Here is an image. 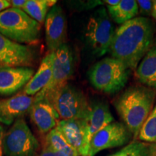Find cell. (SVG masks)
I'll use <instances>...</instances> for the list:
<instances>
[{"label": "cell", "mask_w": 156, "mask_h": 156, "mask_svg": "<svg viewBox=\"0 0 156 156\" xmlns=\"http://www.w3.org/2000/svg\"><path fill=\"white\" fill-rule=\"evenodd\" d=\"M155 30L148 17H134L115 30L109 53L127 69L135 70L153 46Z\"/></svg>", "instance_id": "cell-1"}, {"label": "cell", "mask_w": 156, "mask_h": 156, "mask_svg": "<svg viewBox=\"0 0 156 156\" xmlns=\"http://www.w3.org/2000/svg\"><path fill=\"white\" fill-rule=\"evenodd\" d=\"M155 98V90L136 85L128 87L114 101L115 108L135 139L153 110Z\"/></svg>", "instance_id": "cell-2"}, {"label": "cell", "mask_w": 156, "mask_h": 156, "mask_svg": "<svg viewBox=\"0 0 156 156\" xmlns=\"http://www.w3.org/2000/svg\"><path fill=\"white\" fill-rule=\"evenodd\" d=\"M41 25L22 9L12 7L0 12V34L12 41L26 45L38 41Z\"/></svg>", "instance_id": "cell-3"}, {"label": "cell", "mask_w": 156, "mask_h": 156, "mask_svg": "<svg viewBox=\"0 0 156 156\" xmlns=\"http://www.w3.org/2000/svg\"><path fill=\"white\" fill-rule=\"evenodd\" d=\"M88 76L91 85L95 89L114 94L125 87L129 69L116 58L107 56L93 66Z\"/></svg>", "instance_id": "cell-4"}, {"label": "cell", "mask_w": 156, "mask_h": 156, "mask_svg": "<svg viewBox=\"0 0 156 156\" xmlns=\"http://www.w3.org/2000/svg\"><path fill=\"white\" fill-rule=\"evenodd\" d=\"M114 33L107 9L103 7L95 9L85 30V44L93 56L101 57L109 52Z\"/></svg>", "instance_id": "cell-5"}, {"label": "cell", "mask_w": 156, "mask_h": 156, "mask_svg": "<svg viewBox=\"0 0 156 156\" xmlns=\"http://www.w3.org/2000/svg\"><path fill=\"white\" fill-rule=\"evenodd\" d=\"M74 58L71 48L67 44L62 45L55 51L52 68V76L47 85L34 97V100L51 101L73 75Z\"/></svg>", "instance_id": "cell-6"}, {"label": "cell", "mask_w": 156, "mask_h": 156, "mask_svg": "<svg viewBox=\"0 0 156 156\" xmlns=\"http://www.w3.org/2000/svg\"><path fill=\"white\" fill-rule=\"evenodd\" d=\"M60 120L83 119L90 112V103L80 90L67 83L51 101Z\"/></svg>", "instance_id": "cell-7"}, {"label": "cell", "mask_w": 156, "mask_h": 156, "mask_svg": "<svg viewBox=\"0 0 156 156\" xmlns=\"http://www.w3.org/2000/svg\"><path fill=\"white\" fill-rule=\"evenodd\" d=\"M2 144L6 156H34L39 148L38 140L23 117L15 120L5 133Z\"/></svg>", "instance_id": "cell-8"}, {"label": "cell", "mask_w": 156, "mask_h": 156, "mask_svg": "<svg viewBox=\"0 0 156 156\" xmlns=\"http://www.w3.org/2000/svg\"><path fill=\"white\" fill-rule=\"evenodd\" d=\"M132 136L124 123L113 122L93 134L87 156H95L103 150L128 145Z\"/></svg>", "instance_id": "cell-9"}, {"label": "cell", "mask_w": 156, "mask_h": 156, "mask_svg": "<svg viewBox=\"0 0 156 156\" xmlns=\"http://www.w3.org/2000/svg\"><path fill=\"white\" fill-rule=\"evenodd\" d=\"M36 58L34 47L12 41L0 34V68L30 67L34 65Z\"/></svg>", "instance_id": "cell-10"}, {"label": "cell", "mask_w": 156, "mask_h": 156, "mask_svg": "<svg viewBox=\"0 0 156 156\" xmlns=\"http://www.w3.org/2000/svg\"><path fill=\"white\" fill-rule=\"evenodd\" d=\"M46 44L49 51H55L67 40V19L60 6L54 5L45 20Z\"/></svg>", "instance_id": "cell-11"}, {"label": "cell", "mask_w": 156, "mask_h": 156, "mask_svg": "<svg viewBox=\"0 0 156 156\" xmlns=\"http://www.w3.org/2000/svg\"><path fill=\"white\" fill-rule=\"evenodd\" d=\"M68 143L77 152L79 156H87L90 140L85 119L59 120L57 126Z\"/></svg>", "instance_id": "cell-12"}, {"label": "cell", "mask_w": 156, "mask_h": 156, "mask_svg": "<svg viewBox=\"0 0 156 156\" xmlns=\"http://www.w3.org/2000/svg\"><path fill=\"white\" fill-rule=\"evenodd\" d=\"M34 75V70L31 67L0 68V95H9L17 92Z\"/></svg>", "instance_id": "cell-13"}, {"label": "cell", "mask_w": 156, "mask_h": 156, "mask_svg": "<svg viewBox=\"0 0 156 156\" xmlns=\"http://www.w3.org/2000/svg\"><path fill=\"white\" fill-rule=\"evenodd\" d=\"M38 131L47 134L57 126L59 116L51 103L47 100H34L28 112Z\"/></svg>", "instance_id": "cell-14"}, {"label": "cell", "mask_w": 156, "mask_h": 156, "mask_svg": "<svg viewBox=\"0 0 156 156\" xmlns=\"http://www.w3.org/2000/svg\"><path fill=\"white\" fill-rule=\"evenodd\" d=\"M34 97L21 94L7 99H0V122L10 125L29 112Z\"/></svg>", "instance_id": "cell-15"}, {"label": "cell", "mask_w": 156, "mask_h": 156, "mask_svg": "<svg viewBox=\"0 0 156 156\" xmlns=\"http://www.w3.org/2000/svg\"><path fill=\"white\" fill-rule=\"evenodd\" d=\"M55 51H49L43 58L38 71L23 87V94L36 95L48 85L52 76V68Z\"/></svg>", "instance_id": "cell-16"}, {"label": "cell", "mask_w": 156, "mask_h": 156, "mask_svg": "<svg viewBox=\"0 0 156 156\" xmlns=\"http://www.w3.org/2000/svg\"><path fill=\"white\" fill-rule=\"evenodd\" d=\"M90 107L88 116L85 119L90 141L93 134L114 122V116H112L106 103L95 101L90 103Z\"/></svg>", "instance_id": "cell-17"}, {"label": "cell", "mask_w": 156, "mask_h": 156, "mask_svg": "<svg viewBox=\"0 0 156 156\" xmlns=\"http://www.w3.org/2000/svg\"><path fill=\"white\" fill-rule=\"evenodd\" d=\"M135 76L145 86L156 91V45L152 46L140 62Z\"/></svg>", "instance_id": "cell-18"}, {"label": "cell", "mask_w": 156, "mask_h": 156, "mask_svg": "<svg viewBox=\"0 0 156 156\" xmlns=\"http://www.w3.org/2000/svg\"><path fill=\"white\" fill-rule=\"evenodd\" d=\"M107 12L114 22L122 25L136 17L139 9L135 0H122L115 6H107Z\"/></svg>", "instance_id": "cell-19"}, {"label": "cell", "mask_w": 156, "mask_h": 156, "mask_svg": "<svg viewBox=\"0 0 156 156\" xmlns=\"http://www.w3.org/2000/svg\"><path fill=\"white\" fill-rule=\"evenodd\" d=\"M56 2V0H27L22 10L41 24L45 22L48 12Z\"/></svg>", "instance_id": "cell-20"}, {"label": "cell", "mask_w": 156, "mask_h": 156, "mask_svg": "<svg viewBox=\"0 0 156 156\" xmlns=\"http://www.w3.org/2000/svg\"><path fill=\"white\" fill-rule=\"evenodd\" d=\"M45 147L60 152L67 156H79L77 152L68 143L56 126L46 134Z\"/></svg>", "instance_id": "cell-21"}, {"label": "cell", "mask_w": 156, "mask_h": 156, "mask_svg": "<svg viewBox=\"0 0 156 156\" xmlns=\"http://www.w3.org/2000/svg\"><path fill=\"white\" fill-rule=\"evenodd\" d=\"M138 139L147 144L156 143V106L142 125Z\"/></svg>", "instance_id": "cell-22"}, {"label": "cell", "mask_w": 156, "mask_h": 156, "mask_svg": "<svg viewBox=\"0 0 156 156\" xmlns=\"http://www.w3.org/2000/svg\"><path fill=\"white\" fill-rule=\"evenodd\" d=\"M109 156H150L148 144L134 140L120 151Z\"/></svg>", "instance_id": "cell-23"}, {"label": "cell", "mask_w": 156, "mask_h": 156, "mask_svg": "<svg viewBox=\"0 0 156 156\" xmlns=\"http://www.w3.org/2000/svg\"><path fill=\"white\" fill-rule=\"evenodd\" d=\"M67 5L76 11H84L94 9L101 5H106L105 0H84V1H68Z\"/></svg>", "instance_id": "cell-24"}, {"label": "cell", "mask_w": 156, "mask_h": 156, "mask_svg": "<svg viewBox=\"0 0 156 156\" xmlns=\"http://www.w3.org/2000/svg\"><path fill=\"white\" fill-rule=\"evenodd\" d=\"M139 9V13L142 15V17H147V16H152L153 2L151 0H138L136 1Z\"/></svg>", "instance_id": "cell-25"}, {"label": "cell", "mask_w": 156, "mask_h": 156, "mask_svg": "<svg viewBox=\"0 0 156 156\" xmlns=\"http://www.w3.org/2000/svg\"><path fill=\"white\" fill-rule=\"evenodd\" d=\"M39 156H67L65 154L60 153V152L55 151L54 150L50 149V148H48L46 147H44L43 151H41Z\"/></svg>", "instance_id": "cell-26"}, {"label": "cell", "mask_w": 156, "mask_h": 156, "mask_svg": "<svg viewBox=\"0 0 156 156\" xmlns=\"http://www.w3.org/2000/svg\"><path fill=\"white\" fill-rule=\"evenodd\" d=\"M9 2H10L11 7L15 9H23L27 2V0H11Z\"/></svg>", "instance_id": "cell-27"}, {"label": "cell", "mask_w": 156, "mask_h": 156, "mask_svg": "<svg viewBox=\"0 0 156 156\" xmlns=\"http://www.w3.org/2000/svg\"><path fill=\"white\" fill-rule=\"evenodd\" d=\"M11 7L10 2L8 0H0V12Z\"/></svg>", "instance_id": "cell-28"}, {"label": "cell", "mask_w": 156, "mask_h": 156, "mask_svg": "<svg viewBox=\"0 0 156 156\" xmlns=\"http://www.w3.org/2000/svg\"><path fill=\"white\" fill-rule=\"evenodd\" d=\"M5 132H4V128L2 126L0 125V156H3L4 151H3V137Z\"/></svg>", "instance_id": "cell-29"}, {"label": "cell", "mask_w": 156, "mask_h": 156, "mask_svg": "<svg viewBox=\"0 0 156 156\" xmlns=\"http://www.w3.org/2000/svg\"><path fill=\"white\" fill-rule=\"evenodd\" d=\"M150 156H156V143L148 144Z\"/></svg>", "instance_id": "cell-30"}, {"label": "cell", "mask_w": 156, "mask_h": 156, "mask_svg": "<svg viewBox=\"0 0 156 156\" xmlns=\"http://www.w3.org/2000/svg\"><path fill=\"white\" fill-rule=\"evenodd\" d=\"M120 0H105L107 6H115L119 2Z\"/></svg>", "instance_id": "cell-31"}, {"label": "cell", "mask_w": 156, "mask_h": 156, "mask_svg": "<svg viewBox=\"0 0 156 156\" xmlns=\"http://www.w3.org/2000/svg\"><path fill=\"white\" fill-rule=\"evenodd\" d=\"M153 11H152V17L156 20V0L153 1Z\"/></svg>", "instance_id": "cell-32"}]
</instances>
